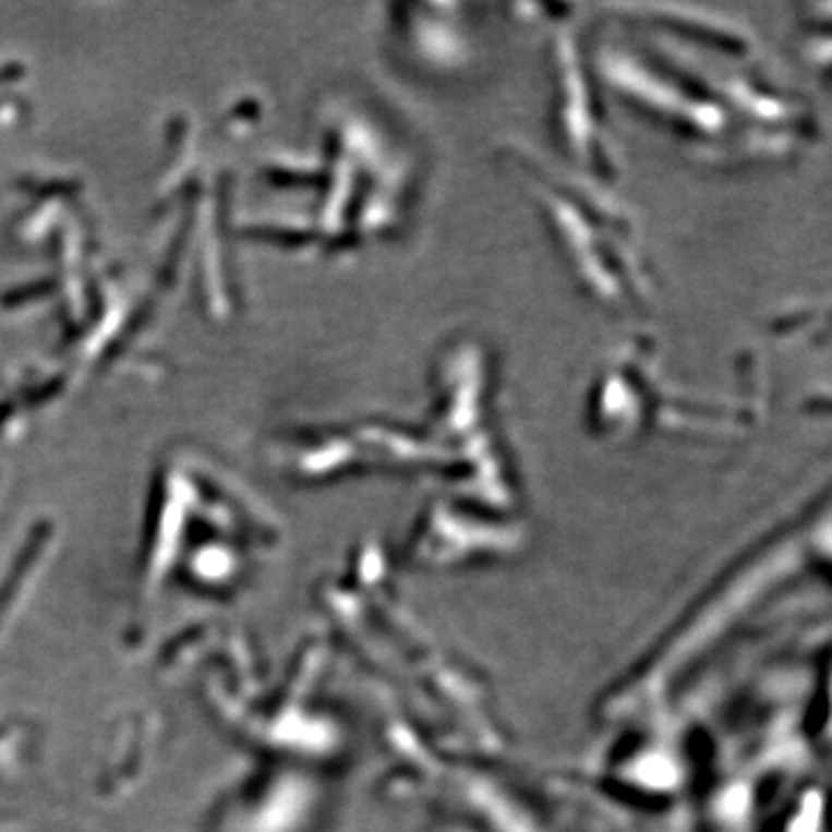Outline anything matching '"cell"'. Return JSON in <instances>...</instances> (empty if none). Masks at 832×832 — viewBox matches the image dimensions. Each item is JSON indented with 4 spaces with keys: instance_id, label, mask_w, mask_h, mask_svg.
<instances>
[{
    "instance_id": "6da1fadb",
    "label": "cell",
    "mask_w": 832,
    "mask_h": 832,
    "mask_svg": "<svg viewBox=\"0 0 832 832\" xmlns=\"http://www.w3.org/2000/svg\"><path fill=\"white\" fill-rule=\"evenodd\" d=\"M604 72L608 82L625 91L623 95H631V100L646 107L656 119L671 121L685 132L696 134V137H720L728 132V113L710 98H701L696 91L683 88L671 76H662V72L652 70L627 58L620 51H606L604 56Z\"/></svg>"
},
{
    "instance_id": "7a4b0ae2",
    "label": "cell",
    "mask_w": 832,
    "mask_h": 832,
    "mask_svg": "<svg viewBox=\"0 0 832 832\" xmlns=\"http://www.w3.org/2000/svg\"><path fill=\"white\" fill-rule=\"evenodd\" d=\"M559 56H563L565 76V98L559 103L557 111V123L563 128L559 132L565 134V140L580 165H586L594 173H608V150L604 148L594 107L590 103V95L586 93L583 72H580L576 63V53H571L567 35H563V40H559Z\"/></svg>"
}]
</instances>
